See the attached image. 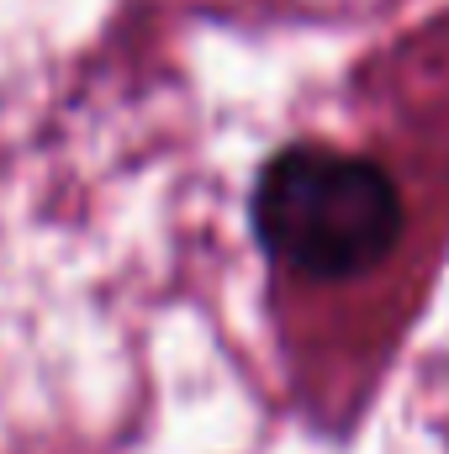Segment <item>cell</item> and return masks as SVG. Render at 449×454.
<instances>
[{
  "label": "cell",
  "mask_w": 449,
  "mask_h": 454,
  "mask_svg": "<svg viewBox=\"0 0 449 454\" xmlns=\"http://www.w3.org/2000/svg\"><path fill=\"white\" fill-rule=\"evenodd\" d=\"M254 227L286 264L343 280L397 248L402 196L370 159H349L334 148H286L259 169Z\"/></svg>",
  "instance_id": "6da1fadb"
}]
</instances>
